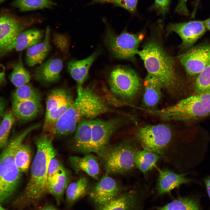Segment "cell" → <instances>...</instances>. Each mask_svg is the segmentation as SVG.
<instances>
[{
	"label": "cell",
	"instance_id": "1",
	"mask_svg": "<svg viewBox=\"0 0 210 210\" xmlns=\"http://www.w3.org/2000/svg\"><path fill=\"white\" fill-rule=\"evenodd\" d=\"M134 136L142 149L155 152L181 173L192 164L193 143L191 138L179 135L164 124L138 128Z\"/></svg>",
	"mask_w": 210,
	"mask_h": 210
},
{
	"label": "cell",
	"instance_id": "2",
	"mask_svg": "<svg viewBox=\"0 0 210 210\" xmlns=\"http://www.w3.org/2000/svg\"><path fill=\"white\" fill-rule=\"evenodd\" d=\"M54 137L44 132L35 138L37 151L31 166L30 177L23 192L13 203L16 208L21 209L34 205L48 194V165L56 154L52 144Z\"/></svg>",
	"mask_w": 210,
	"mask_h": 210
},
{
	"label": "cell",
	"instance_id": "3",
	"mask_svg": "<svg viewBox=\"0 0 210 210\" xmlns=\"http://www.w3.org/2000/svg\"><path fill=\"white\" fill-rule=\"evenodd\" d=\"M137 54L143 60L148 74L157 78L169 92L175 94L182 89L184 81L175 60L159 42L150 40Z\"/></svg>",
	"mask_w": 210,
	"mask_h": 210
},
{
	"label": "cell",
	"instance_id": "4",
	"mask_svg": "<svg viewBox=\"0 0 210 210\" xmlns=\"http://www.w3.org/2000/svg\"><path fill=\"white\" fill-rule=\"evenodd\" d=\"M35 129L32 125L12 138L0 154V203L9 198L17 188L21 173L15 162V151L27 134Z\"/></svg>",
	"mask_w": 210,
	"mask_h": 210
},
{
	"label": "cell",
	"instance_id": "5",
	"mask_svg": "<svg viewBox=\"0 0 210 210\" xmlns=\"http://www.w3.org/2000/svg\"><path fill=\"white\" fill-rule=\"evenodd\" d=\"M141 149L134 136L117 145H109L100 157L106 174H122L132 171L136 167V153Z\"/></svg>",
	"mask_w": 210,
	"mask_h": 210
},
{
	"label": "cell",
	"instance_id": "6",
	"mask_svg": "<svg viewBox=\"0 0 210 210\" xmlns=\"http://www.w3.org/2000/svg\"><path fill=\"white\" fill-rule=\"evenodd\" d=\"M168 120L196 122L210 117V92L193 94L166 108Z\"/></svg>",
	"mask_w": 210,
	"mask_h": 210
},
{
	"label": "cell",
	"instance_id": "7",
	"mask_svg": "<svg viewBox=\"0 0 210 210\" xmlns=\"http://www.w3.org/2000/svg\"><path fill=\"white\" fill-rule=\"evenodd\" d=\"M34 20L19 16L12 10L5 8L0 10V60L15 49L17 38L30 27Z\"/></svg>",
	"mask_w": 210,
	"mask_h": 210
},
{
	"label": "cell",
	"instance_id": "8",
	"mask_svg": "<svg viewBox=\"0 0 210 210\" xmlns=\"http://www.w3.org/2000/svg\"><path fill=\"white\" fill-rule=\"evenodd\" d=\"M108 83L114 95L126 102L132 101L138 95L141 83L138 75L133 69L123 65H118L111 71Z\"/></svg>",
	"mask_w": 210,
	"mask_h": 210
},
{
	"label": "cell",
	"instance_id": "9",
	"mask_svg": "<svg viewBox=\"0 0 210 210\" xmlns=\"http://www.w3.org/2000/svg\"><path fill=\"white\" fill-rule=\"evenodd\" d=\"M144 37L142 33L132 34L126 30L117 34L107 26L104 42L115 57L121 59L133 60L137 54L139 45Z\"/></svg>",
	"mask_w": 210,
	"mask_h": 210
},
{
	"label": "cell",
	"instance_id": "10",
	"mask_svg": "<svg viewBox=\"0 0 210 210\" xmlns=\"http://www.w3.org/2000/svg\"><path fill=\"white\" fill-rule=\"evenodd\" d=\"M121 124V121L118 118L107 120L92 119L86 154L94 153L100 157L109 145L111 138Z\"/></svg>",
	"mask_w": 210,
	"mask_h": 210
},
{
	"label": "cell",
	"instance_id": "11",
	"mask_svg": "<svg viewBox=\"0 0 210 210\" xmlns=\"http://www.w3.org/2000/svg\"><path fill=\"white\" fill-rule=\"evenodd\" d=\"M74 101L70 93L63 89H56L50 93L46 102L44 132L51 135L57 121Z\"/></svg>",
	"mask_w": 210,
	"mask_h": 210
},
{
	"label": "cell",
	"instance_id": "12",
	"mask_svg": "<svg viewBox=\"0 0 210 210\" xmlns=\"http://www.w3.org/2000/svg\"><path fill=\"white\" fill-rule=\"evenodd\" d=\"M186 74L195 77L210 63V42L193 46L177 57Z\"/></svg>",
	"mask_w": 210,
	"mask_h": 210
},
{
	"label": "cell",
	"instance_id": "13",
	"mask_svg": "<svg viewBox=\"0 0 210 210\" xmlns=\"http://www.w3.org/2000/svg\"><path fill=\"white\" fill-rule=\"evenodd\" d=\"M77 92L74 101L83 118L94 119L109 111L110 108L106 103L90 88L78 85Z\"/></svg>",
	"mask_w": 210,
	"mask_h": 210
},
{
	"label": "cell",
	"instance_id": "14",
	"mask_svg": "<svg viewBox=\"0 0 210 210\" xmlns=\"http://www.w3.org/2000/svg\"><path fill=\"white\" fill-rule=\"evenodd\" d=\"M125 190L114 179L106 174L98 182L90 185L87 195L89 202L96 208L110 202Z\"/></svg>",
	"mask_w": 210,
	"mask_h": 210
},
{
	"label": "cell",
	"instance_id": "15",
	"mask_svg": "<svg viewBox=\"0 0 210 210\" xmlns=\"http://www.w3.org/2000/svg\"><path fill=\"white\" fill-rule=\"evenodd\" d=\"M206 29L204 21L198 20L170 24L167 30L168 33L175 32L180 37L182 42L180 48L184 52L193 46Z\"/></svg>",
	"mask_w": 210,
	"mask_h": 210
},
{
	"label": "cell",
	"instance_id": "16",
	"mask_svg": "<svg viewBox=\"0 0 210 210\" xmlns=\"http://www.w3.org/2000/svg\"><path fill=\"white\" fill-rule=\"evenodd\" d=\"M143 191L138 188L125 190L113 200L94 210H142Z\"/></svg>",
	"mask_w": 210,
	"mask_h": 210
},
{
	"label": "cell",
	"instance_id": "17",
	"mask_svg": "<svg viewBox=\"0 0 210 210\" xmlns=\"http://www.w3.org/2000/svg\"><path fill=\"white\" fill-rule=\"evenodd\" d=\"M83 118L74 102L57 121L51 135L62 136L70 135L75 132Z\"/></svg>",
	"mask_w": 210,
	"mask_h": 210
},
{
	"label": "cell",
	"instance_id": "18",
	"mask_svg": "<svg viewBox=\"0 0 210 210\" xmlns=\"http://www.w3.org/2000/svg\"><path fill=\"white\" fill-rule=\"evenodd\" d=\"M157 183V189L160 195L170 193L175 188L181 185L193 181L186 177L188 173H177L167 168L159 169Z\"/></svg>",
	"mask_w": 210,
	"mask_h": 210
},
{
	"label": "cell",
	"instance_id": "19",
	"mask_svg": "<svg viewBox=\"0 0 210 210\" xmlns=\"http://www.w3.org/2000/svg\"><path fill=\"white\" fill-rule=\"evenodd\" d=\"M63 66L62 61L60 59H48L35 68L34 76L37 80L45 83L57 82L60 78Z\"/></svg>",
	"mask_w": 210,
	"mask_h": 210
},
{
	"label": "cell",
	"instance_id": "20",
	"mask_svg": "<svg viewBox=\"0 0 210 210\" xmlns=\"http://www.w3.org/2000/svg\"><path fill=\"white\" fill-rule=\"evenodd\" d=\"M50 33V29L48 27L46 28L43 40L27 49L25 61L28 66H33L41 64L47 57L51 49Z\"/></svg>",
	"mask_w": 210,
	"mask_h": 210
},
{
	"label": "cell",
	"instance_id": "21",
	"mask_svg": "<svg viewBox=\"0 0 210 210\" xmlns=\"http://www.w3.org/2000/svg\"><path fill=\"white\" fill-rule=\"evenodd\" d=\"M97 50L88 57L81 60H72L67 64L68 70L78 84L82 86L88 78L89 71L94 61L100 53Z\"/></svg>",
	"mask_w": 210,
	"mask_h": 210
},
{
	"label": "cell",
	"instance_id": "22",
	"mask_svg": "<svg viewBox=\"0 0 210 210\" xmlns=\"http://www.w3.org/2000/svg\"><path fill=\"white\" fill-rule=\"evenodd\" d=\"M144 86L143 104L147 108H153L161 98L162 85L157 78L148 74L145 79Z\"/></svg>",
	"mask_w": 210,
	"mask_h": 210
},
{
	"label": "cell",
	"instance_id": "23",
	"mask_svg": "<svg viewBox=\"0 0 210 210\" xmlns=\"http://www.w3.org/2000/svg\"><path fill=\"white\" fill-rule=\"evenodd\" d=\"M71 165L77 174L83 171L93 178L97 180L99 173V167L97 158L93 155L88 154L80 157L74 156L69 159Z\"/></svg>",
	"mask_w": 210,
	"mask_h": 210
},
{
	"label": "cell",
	"instance_id": "24",
	"mask_svg": "<svg viewBox=\"0 0 210 210\" xmlns=\"http://www.w3.org/2000/svg\"><path fill=\"white\" fill-rule=\"evenodd\" d=\"M40 98L12 102V111L18 119L26 120L32 119L41 108Z\"/></svg>",
	"mask_w": 210,
	"mask_h": 210
},
{
	"label": "cell",
	"instance_id": "25",
	"mask_svg": "<svg viewBox=\"0 0 210 210\" xmlns=\"http://www.w3.org/2000/svg\"><path fill=\"white\" fill-rule=\"evenodd\" d=\"M90 185L85 177H81L77 181L70 183L67 188L66 203L69 208H71L78 201L89 192Z\"/></svg>",
	"mask_w": 210,
	"mask_h": 210
},
{
	"label": "cell",
	"instance_id": "26",
	"mask_svg": "<svg viewBox=\"0 0 210 210\" xmlns=\"http://www.w3.org/2000/svg\"><path fill=\"white\" fill-rule=\"evenodd\" d=\"M161 159V156L157 153L143 149L137 151L135 156L136 167L144 176L155 168H157L156 164Z\"/></svg>",
	"mask_w": 210,
	"mask_h": 210
},
{
	"label": "cell",
	"instance_id": "27",
	"mask_svg": "<svg viewBox=\"0 0 210 210\" xmlns=\"http://www.w3.org/2000/svg\"><path fill=\"white\" fill-rule=\"evenodd\" d=\"M44 31L36 29H27L18 36L15 49L20 51L38 43L44 37Z\"/></svg>",
	"mask_w": 210,
	"mask_h": 210
},
{
	"label": "cell",
	"instance_id": "28",
	"mask_svg": "<svg viewBox=\"0 0 210 210\" xmlns=\"http://www.w3.org/2000/svg\"><path fill=\"white\" fill-rule=\"evenodd\" d=\"M69 180L68 173L64 169L59 173L57 177L48 185V194L53 196L58 205L62 200L64 191Z\"/></svg>",
	"mask_w": 210,
	"mask_h": 210
},
{
	"label": "cell",
	"instance_id": "29",
	"mask_svg": "<svg viewBox=\"0 0 210 210\" xmlns=\"http://www.w3.org/2000/svg\"><path fill=\"white\" fill-rule=\"evenodd\" d=\"M7 66L8 68L12 69L9 78L11 82L16 87L18 88L21 86L30 81V74L23 65L21 55L18 61L10 62Z\"/></svg>",
	"mask_w": 210,
	"mask_h": 210
},
{
	"label": "cell",
	"instance_id": "30",
	"mask_svg": "<svg viewBox=\"0 0 210 210\" xmlns=\"http://www.w3.org/2000/svg\"><path fill=\"white\" fill-rule=\"evenodd\" d=\"M32 152L29 145L21 143L17 147L14 153L16 166L21 173L26 172L30 166Z\"/></svg>",
	"mask_w": 210,
	"mask_h": 210
},
{
	"label": "cell",
	"instance_id": "31",
	"mask_svg": "<svg viewBox=\"0 0 210 210\" xmlns=\"http://www.w3.org/2000/svg\"><path fill=\"white\" fill-rule=\"evenodd\" d=\"M10 5L20 11L24 12L51 8L56 3L54 0H14Z\"/></svg>",
	"mask_w": 210,
	"mask_h": 210
},
{
	"label": "cell",
	"instance_id": "32",
	"mask_svg": "<svg viewBox=\"0 0 210 210\" xmlns=\"http://www.w3.org/2000/svg\"><path fill=\"white\" fill-rule=\"evenodd\" d=\"M15 118L12 111L8 110L5 113L0 124V150L3 149L8 142V136Z\"/></svg>",
	"mask_w": 210,
	"mask_h": 210
},
{
	"label": "cell",
	"instance_id": "33",
	"mask_svg": "<svg viewBox=\"0 0 210 210\" xmlns=\"http://www.w3.org/2000/svg\"><path fill=\"white\" fill-rule=\"evenodd\" d=\"M194 78L193 94L210 92V63Z\"/></svg>",
	"mask_w": 210,
	"mask_h": 210
},
{
	"label": "cell",
	"instance_id": "34",
	"mask_svg": "<svg viewBox=\"0 0 210 210\" xmlns=\"http://www.w3.org/2000/svg\"><path fill=\"white\" fill-rule=\"evenodd\" d=\"M39 94L26 84L18 88L12 96V102L40 98Z\"/></svg>",
	"mask_w": 210,
	"mask_h": 210
},
{
	"label": "cell",
	"instance_id": "35",
	"mask_svg": "<svg viewBox=\"0 0 210 210\" xmlns=\"http://www.w3.org/2000/svg\"><path fill=\"white\" fill-rule=\"evenodd\" d=\"M52 42L56 46L66 55L69 54V42L66 35L58 33H54L52 34Z\"/></svg>",
	"mask_w": 210,
	"mask_h": 210
},
{
	"label": "cell",
	"instance_id": "36",
	"mask_svg": "<svg viewBox=\"0 0 210 210\" xmlns=\"http://www.w3.org/2000/svg\"><path fill=\"white\" fill-rule=\"evenodd\" d=\"M171 0H155L149 9L155 11L164 17L169 12Z\"/></svg>",
	"mask_w": 210,
	"mask_h": 210
},
{
	"label": "cell",
	"instance_id": "37",
	"mask_svg": "<svg viewBox=\"0 0 210 210\" xmlns=\"http://www.w3.org/2000/svg\"><path fill=\"white\" fill-rule=\"evenodd\" d=\"M62 164L55 156L50 160L48 167V181L53 176L58 174L64 169Z\"/></svg>",
	"mask_w": 210,
	"mask_h": 210
},
{
	"label": "cell",
	"instance_id": "38",
	"mask_svg": "<svg viewBox=\"0 0 210 210\" xmlns=\"http://www.w3.org/2000/svg\"><path fill=\"white\" fill-rule=\"evenodd\" d=\"M138 0H111L115 5L127 10L132 13H135Z\"/></svg>",
	"mask_w": 210,
	"mask_h": 210
},
{
	"label": "cell",
	"instance_id": "39",
	"mask_svg": "<svg viewBox=\"0 0 210 210\" xmlns=\"http://www.w3.org/2000/svg\"><path fill=\"white\" fill-rule=\"evenodd\" d=\"M187 0H178L175 11L181 15L188 16L189 11L187 6Z\"/></svg>",
	"mask_w": 210,
	"mask_h": 210
},
{
	"label": "cell",
	"instance_id": "40",
	"mask_svg": "<svg viewBox=\"0 0 210 210\" xmlns=\"http://www.w3.org/2000/svg\"><path fill=\"white\" fill-rule=\"evenodd\" d=\"M6 105V102L5 99L0 97V118L4 117Z\"/></svg>",
	"mask_w": 210,
	"mask_h": 210
},
{
	"label": "cell",
	"instance_id": "41",
	"mask_svg": "<svg viewBox=\"0 0 210 210\" xmlns=\"http://www.w3.org/2000/svg\"><path fill=\"white\" fill-rule=\"evenodd\" d=\"M5 67L0 63V85L5 81Z\"/></svg>",
	"mask_w": 210,
	"mask_h": 210
},
{
	"label": "cell",
	"instance_id": "42",
	"mask_svg": "<svg viewBox=\"0 0 210 210\" xmlns=\"http://www.w3.org/2000/svg\"><path fill=\"white\" fill-rule=\"evenodd\" d=\"M38 210H60L51 204H47L42 206Z\"/></svg>",
	"mask_w": 210,
	"mask_h": 210
},
{
	"label": "cell",
	"instance_id": "43",
	"mask_svg": "<svg viewBox=\"0 0 210 210\" xmlns=\"http://www.w3.org/2000/svg\"><path fill=\"white\" fill-rule=\"evenodd\" d=\"M200 1V0H196L193 11L192 13V17H194V16L195 15L196 13V11L197 7L199 4Z\"/></svg>",
	"mask_w": 210,
	"mask_h": 210
},
{
	"label": "cell",
	"instance_id": "44",
	"mask_svg": "<svg viewBox=\"0 0 210 210\" xmlns=\"http://www.w3.org/2000/svg\"><path fill=\"white\" fill-rule=\"evenodd\" d=\"M204 21L206 29L210 31V17Z\"/></svg>",
	"mask_w": 210,
	"mask_h": 210
},
{
	"label": "cell",
	"instance_id": "45",
	"mask_svg": "<svg viewBox=\"0 0 210 210\" xmlns=\"http://www.w3.org/2000/svg\"><path fill=\"white\" fill-rule=\"evenodd\" d=\"M204 180L205 185H208L210 186V176L205 178Z\"/></svg>",
	"mask_w": 210,
	"mask_h": 210
},
{
	"label": "cell",
	"instance_id": "46",
	"mask_svg": "<svg viewBox=\"0 0 210 210\" xmlns=\"http://www.w3.org/2000/svg\"><path fill=\"white\" fill-rule=\"evenodd\" d=\"M207 194L210 201V186L208 185H205Z\"/></svg>",
	"mask_w": 210,
	"mask_h": 210
},
{
	"label": "cell",
	"instance_id": "47",
	"mask_svg": "<svg viewBox=\"0 0 210 210\" xmlns=\"http://www.w3.org/2000/svg\"><path fill=\"white\" fill-rule=\"evenodd\" d=\"M95 2H104L108 1H110L111 0H93Z\"/></svg>",
	"mask_w": 210,
	"mask_h": 210
},
{
	"label": "cell",
	"instance_id": "48",
	"mask_svg": "<svg viewBox=\"0 0 210 210\" xmlns=\"http://www.w3.org/2000/svg\"><path fill=\"white\" fill-rule=\"evenodd\" d=\"M158 210H167L165 209L163 206L159 207L158 208Z\"/></svg>",
	"mask_w": 210,
	"mask_h": 210
},
{
	"label": "cell",
	"instance_id": "49",
	"mask_svg": "<svg viewBox=\"0 0 210 210\" xmlns=\"http://www.w3.org/2000/svg\"><path fill=\"white\" fill-rule=\"evenodd\" d=\"M0 210H6L0 205Z\"/></svg>",
	"mask_w": 210,
	"mask_h": 210
},
{
	"label": "cell",
	"instance_id": "50",
	"mask_svg": "<svg viewBox=\"0 0 210 210\" xmlns=\"http://www.w3.org/2000/svg\"><path fill=\"white\" fill-rule=\"evenodd\" d=\"M6 0H0V5L3 2H4Z\"/></svg>",
	"mask_w": 210,
	"mask_h": 210
},
{
	"label": "cell",
	"instance_id": "51",
	"mask_svg": "<svg viewBox=\"0 0 210 210\" xmlns=\"http://www.w3.org/2000/svg\"><path fill=\"white\" fill-rule=\"evenodd\" d=\"M1 121H2V120L1 119V118H0V124L1 123Z\"/></svg>",
	"mask_w": 210,
	"mask_h": 210
}]
</instances>
